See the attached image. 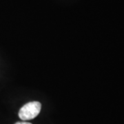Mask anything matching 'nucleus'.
<instances>
[{"instance_id": "f257e3e1", "label": "nucleus", "mask_w": 124, "mask_h": 124, "mask_svg": "<svg viewBox=\"0 0 124 124\" xmlns=\"http://www.w3.org/2000/svg\"><path fill=\"white\" fill-rule=\"evenodd\" d=\"M41 105L39 102L32 101L25 104L19 112V116L23 121L33 119L39 114Z\"/></svg>"}, {"instance_id": "f03ea898", "label": "nucleus", "mask_w": 124, "mask_h": 124, "mask_svg": "<svg viewBox=\"0 0 124 124\" xmlns=\"http://www.w3.org/2000/svg\"><path fill=\"white\" fill-rule=\"evenodd\" d=\"M15 124H32L29 123V122H24V121H23V122H17Z\"/></svg>"}]
</instances>
